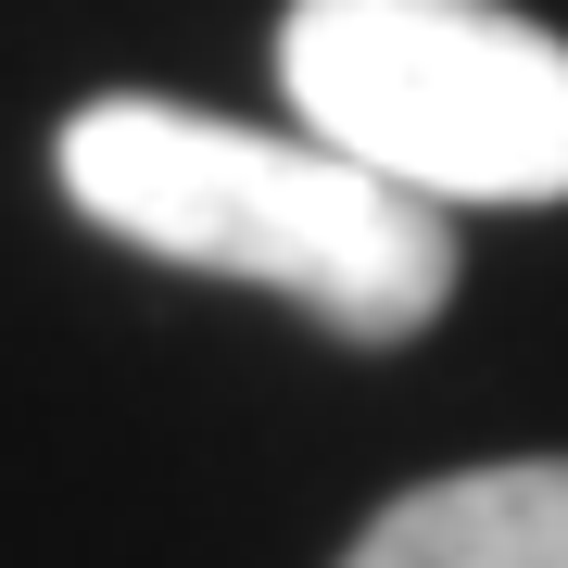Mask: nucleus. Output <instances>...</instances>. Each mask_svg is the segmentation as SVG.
Returning <instances> with one entry per match:
<instances>
[{"instance_id":"f257e3e1","label":"nucleus","mask_w":568,"mask_h":568,"mask_svg":"<svg viewBox=\"0 0 568 568\" xmlns=\"http://www.w3.org/2000/svg\"><path fill=\"white\" fill-rule=\"evenodd\" d=\"M51 164L89 227H114L164 265H203V278H253L278 304L328 316L342 342H405L455 304L443 203L328 152L316 126H227V114L114 89V102L63 114Z\"/></svg>"},{"instance_id":"f03ea898","label":"nucleus","mask_w":568,"mask_h":568,"mask_svg":"<svg viewBox=\"0 0 568 568\" xmlns=\"http://www.w3.org/2000/svg\"><path fill=\"white\" fill-rule=\"evenodd\" d=\"M278 89L417 203H568V39L506 0H291Z\"/></svg>"},{"instance_id":"7ed1b4c3","label":"nucleus","mask_w":568,"mask_h":568,"mask_svg":"<svg viewBox=\"0 0 568 568\" xmlns=\"http://www.w3.org/2000/svg\"><path fill=\"white\" fill-rule=\"evenodd\" d=\"M342 568H568V455L455 467L354 530Z\"/></svg>"}]
</instances>
